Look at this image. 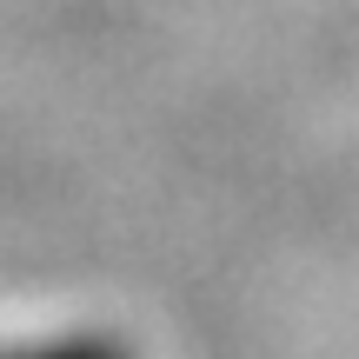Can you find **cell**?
Listing matches in <instances>:
<instances>
[{"label":"cell","mask_w":359,"mask_h":359,"mask_svg":"<svg viewBox=\"0 0 359 359\" xmlns=\"http://www.w3.org/2000/svg\"><path fill=\"white\" fill-rule=\"evenodd\" d=\"M0 359H127L114 339H60V346H34V353H0Z\"/></svg>","instance_id":"1"}]
</instances>
